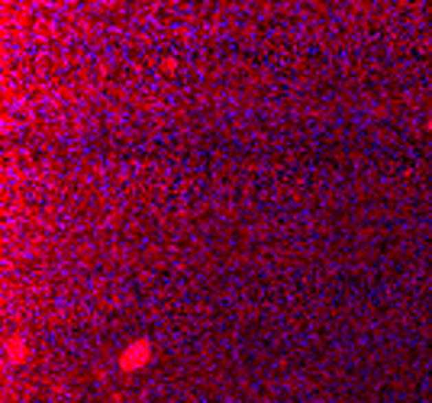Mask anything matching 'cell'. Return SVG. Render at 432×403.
<instances>
[{
	"instance_id": "6da1fadb",
	"label": "cell",
	"mask_w": 432,
	"mask_h": 403,
	"mask_svg": "<svg viewBox=\"0 0 432 403\" xmlns=\"http://www.w3.org/2000/svg\"><path fill=\"white\" fill-rule=\"evenodd\" d=\"M148 358H152V349H148V342L139 339V342H133V349L120 355V365H123L126 371H136L139 365H146Z\"/></svg>"
}]
</instances>
